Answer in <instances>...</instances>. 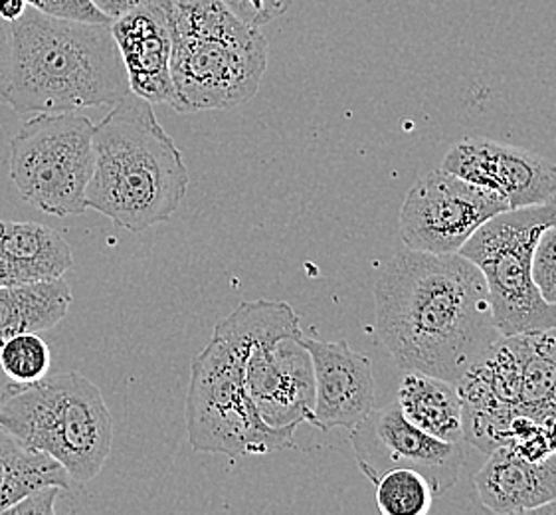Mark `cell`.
<instances>
[{"mask_svg":"<svg viewBox=\"0 0 556 515\" xmlns=\"http://www.w3.org/2000/svg\"><path fill=\"white\" fill-rule=\"evenodd\" d=\"M36 11L45 12L58 18L81 21V23L112 24V18L91 2V0H26Z\"/></svg>","mask_w":556,"mask_h":515,"instance_id":"d4e9b609","label":"cell"},{"mask_svg":"<svg viewBox=\"0 0 556 515\" xmlns=\"http://www.w3.org/2000/svg\"><path fill=\"white\" fill-rule=\"evenodd\" d=\"M62 488L58 486H46L36 492L28 493L21 502L11 505L4 514L7 515H54V502Z\"/></svg>","mask_w":556,"mask_h":515,"instance_id":"4316f807","label":"cell"},{"mask_svg":"<svg viewBox=\"0 0 556 515\" xmlns=\"http://www.w3.org/2000/svg\"><path fill=\"white\" fill-rule=\"evenodd\" d=\"M72 305L70 284L58 280L0 288V346L11 337L42 334L60 324Z\"/></svg>","mask_w":556,"mask_h":515,"instance_id":"d6986e66","label":"cell"},{"mask_svg":"<svg viewBox=\"0 0 556 515\" xmlns=\"http://www.w3.org/2000/svg\"><path fill=\"white\" fill-rule=\"evenodd\" d=\"M91 120L76 112L38 113L11 139V180L24 201L50 216L88 211L93 173Z\"/></svg>","mask_w":556,"mask_h":515,"instance_id":"ba28073f","label":"cell"},{"mask_svg":"<svg viewBox=\"0 0 556 515\" xmlns=\"http://www.w3.org/2000/svg\"><path fill=\"white\" fill-rule=\"evenodd\" d=\"M129 90L153 105H177L170 76V34L167 16L156 0H143L112 23Z\"/></svg>","mask_w":556,"mask_h":515,"instance_id":"5bb4252c","label":"cell"},{"mask_svg":"<svg viewBox=\"0 0 556 515\" xmlns=\"http://www.w3.org/2000/svg\"><path fill=\"white\" fill-rule=\"evenodd\" d=\"M377 334L402 370L462 381L501 334L481 269L457 254L402 248L375 281Z\"/></svg>","mask_w":556,"mask_h":515,"instance_id":"6da1fadb","label":"cell"},{"mask_svg":"<svg viewBox=\"0 0 556 515\" xmlns=\"http://www.w3.org/2000/svg\"><path fill=\"white\" fill-rule=\"evenodd\" d=\"M375 486L380 514L422 515L432 507L434 492L420 472L394 468L384 472Z\"/></svg>","mask_w":556,"mask_h":515,"instance_id":"44dd1931","label":"cell"},{"mask_svg":"<svg viewBox=\"0 0 556 515\" xmlns=\"http://www.w3.org/2000/svg\"><path fill=\"white\" fill-rule=\"evenodd\" d=\"M442 168L479 187L500 192L509 209H523L556 197V165L523 147L488 137H466L447 151Z\"/></svg>","mask_w":556,"mask_h":515,"instance_id":"7c38bea8","label":"cell"},{"mask_svg":"<svg viewBox=\"0 0 556 515\" xmlns=\"http://www.w3.org/2000/svg\"><path fill=\"white\" fill-rule=\"evenodd\" d=\"M473 486L479 502L493 514H534L556 500V454L531 462L501 447L490 452Z\"/></svg>","mask_w":556,"mask_h":515,"instance_id":"9a60e30c","label":"cell"},{"mask_svg":"<svg viewBox=\"0 0 556 515\" xmlns=\"http://www.w3.org/2000/svg\"><path fill=\"white\" fill-rule=\"evenodd\" d=\"M170 34V76L178 113L232 110L256 96L267 40L224 0H156Z\"/></svg>","mask_w":556,"mask_h":515,"instance_id":"277c9868","label":"cell"},{"mask_svg":"<svg viewBox=\"0 0 556 515\" xmlns=\"http://www.w3.org/2000/svg\"><path fill=\"white\" fill-rule=\"evenodd\" d=\"M52 365V353L38 334L14 336L0 346V367L12 382H28L45 379Z\"/></svg>","mask_w":556,"mask_h":515,"instance_id":"7402d4cb","label":"cell"},{"mask_svg":"<svg viewBox=\"0 0 556 515\" xmlns=\"http://www.w3.org/2000/svg\"><path fill=\"white\" fill-rule=\"evenodd\" d=\"M88 209L129 233L167 223L189 189V168L153 103L129 93L93 131Z\"/></svg>","mask_w":556,"mask_h":515,"instance_id":"3957f363","label":"cell"},{"mask_svg":"<svg viewBox=\"0 0 556 515\" xmlns=\"http://www.w3.org/2000/svg\"><path fill=\"white\" fill-rule=\"evenodd\" d=\"M0 392H2V391H0Z\"/></svg>","mask_w":556,"mask_h":515,"instance_id":"1f68e13d","label":"cell"},{"mask_svg":"<svg viewBox=\"0 0 556 515\" xmlns=\"http://www.w3.org/2000/svg\"><path fill=\"white\" fill-rule=\"evenodd\" d=\"M507 339L519 363L515 413L556 423V327Z\"/></svg>","mask_w":556,"mask_h":515,"instance_id":"ac0fdd59","label":"cell"},{"mask_svg":"<svg viewBox=\"0 0 556 515\" xmlns=\"http://www.w3.org/2000/svg\"><path fill=\"white\" fill-rule=\"evenodd\" d=\"M533 280L546 302L556 305V225L539 236L533 252Z\"/></svg>","mask_w":556,"mask_h":515,"instance_id":"cb8c5ba5","label":"cell"},{"mask_svg":"<svg viewBox=\"0 0 556 515\" xmlns=\"http://www.w3.org/2000/svg\"><path fill=\"white\" fill-rule=\"evenodd\" d=\"M105 16H110L113 21L119 18L125 12L134 11L135 7H139L143 0H91Z\"/></svg>","mask_w":556,"mask_h":515,"instance_id":"83f0119b","label":"cell"},{"mask_svg":"<svg viewBox=\"0 0 556 515\" xmlns=\"http://www.w3.org/2000/svg\"><path fill=\"white\" fill-rule=\"evenodd\" d=\"M505 447L531 462L548 459L556 454V423L527 415L513 416Z\"/></svg>","mask_w":556,"mask_h":515,"instance_id":"603a6c76","label":"cell"},{"mask_svg":"<svg viewBox=\"0 0 556 515\" xmlns=\"http://www.w3.org/2000/svg\"><path fill=\"white\" fill-rule=\"evenodd\" d=\"M0 428L58 460L72 482L93 480L112 454V413L100 387L79 373L11 382L0 392Z\"/></svg>","mask_w":556,"mask_h":515,"instance_id":"5b68a950","label":"cell"},{"mask_svg":"<svg viewBox=\"0 0 556 515\" xmlns=\"http://www.w3.org/2000/svg\"><path fill=\"white\" fill-rule=\"evenodd\" d=\"M556 225V197L511 209L479 226L459 254L473 262L488 284L493 319L503 337L541 334L556 327V305L533 280L539 236Z\"/></svg>","mask_w":556,"mask_h":515,"instance_id":"52a82bcc","label":"cell"},{"mask_svg":"<svg viewBox=\"0 0 556 515\" xmlns=\"http://www.w3.org/2000/svg\"><path fill=\"white\" fill-rule=\"evenodd\" d=\"M309 351L315 377L312 423L319 430L355 428L377 406L372 363L346 341L301 337Z\"/></svg>","mask_w":556,"mask_h":515,"instance_id":"4fadbf2b","label":"cell"},{"mask_svg":"<svg viewBox=\"0 0 556 515\" xmlns=\"http://www.w3.org/2000/svg\"><path fill=\"white\" fill-rule=\"evenodd\" d=\"M351 444L356 464L370 482L384 472L410 468L420 472L434 495L454 488L468 459L466 447L445 442L412 425L399 404H389L370 413L351 428Z\"/></svg>","mask_w":556,"mask_h":515,"instance_id":"30bf717a","label":"cell"},{"mask_svg":"<svg viewBox=\"0 0 556 515\" xmlns=\"http://www.w3.org/2000/svg\"><path fill=\"white\" fill-rule=\"evenodd\" d=\"M46 486L70 490L72 478L50 454L26 447L0 428V514Z\"/></svg>","mask_w":556,"mask_h":515,"instance_id":"ffe728a7","label":"cell"},{"mask_svg":"<svg viewBox=\"0 0 556 515\" xmlns=\"http://www.w3.org/2000/svg\"><path fill=\"white\" fill-rule=\"evenodd\" d=\"M9 58H11V34H9V23L0 18V84L7 74L9 67Z\"/></svg>","mask_w":556,"mask_h":515,"instance_id":"f1b7e54d","label":"cell"},{"mask_svg":"<svg viewBox=\"0 0 556 515\" xmlns=\"http://www.w3.org/2000/svg\"><path fill=\"white\" fill-rule=\"evenodd\" d=\"M9 34L0 103L21 115L115 105L131 93L112 24L58 18L28 4Z\"/></svg>","mask_w":556,"mask_h":515,"instance_id":"7a4b0ae2","label":"cell"},{"mask_svg":"<svg viewBox=\"0 0 556 515\" xmlns=\"http://www.w3.org/2000/svg\"><path fill=\"white\" fill-rule=\"evenodd\" d=\"M509 209L500 192L445 168L424 173L402 202V242L430 254H457L479 226Z\"/></svg>","mask_w":556,"mask_h":515,"instance_id":"9c48e42d","label":"cell"},{"mask_svg":"<svg viewBox=\"0 0 556 515\" xmlns=\"http://www.w3.org/2000/svg\"><path fill=\"white\" fill-rule=\"evenodd\" d=\"M301 337H269L248 348L245 387L260 416L276 428L312 423L315 377Z\"/></svg>","mask_w":556,"mask_h":515,"instance_id":"8fae6325","label":"cell"},{"mask_svg":"<svg viewBox=\"0 0 556 515\" xmlns=\"http://www.w3.org/2000/svg\"><path fill=\"white\" fill-rule=\"evenodd\" d=\"M28 2L26 0H0V18L4 23H14L23 16Z\"/></svg>","mask_w":556,"mask_h":515,"instance_id":"f546056e","label":"cell"},{"mask_svg":"<svg viewBox=\"0 0 556 515\" xmlns=\"http://www.w3.org/2000/svg\"><path fill=\"white\" fill-rule=\"evenodd\" d=\"M2 286H9V278H7V272H4V266H2V262H0V288Z\"/></svg>","mask_w":556,"mask_h":515,"instance_id":"4dcf8cb0","label":"cell"},{"mask_svg":"<svg viewBox=\"0 0 556 515\" xmlns=\"http://www.w3.org/2000/svg\"><path fill=\"white\" fill-rule=\"evenodd\" d=\"M245 346L212 334L192 361L187 430L197 452L238 459L291 447L298 426L276 428L260 416L245 387Z\"/></svg>","mask_w":556,"mask_h":515,"instance_id":"8992f818","label":"cell"},{"mask_svg":"<svg viewBox=\"0 0 556 515\" xmlns=\"http://www.w3.org/2000/svg\"><path fill=\"white\" fill-rule=\"evenodd\" d=\"M396 404L402 415L432 437L468 444L464 437V404L454 382L406 370Z\"/></svg>","mask_w":556,"mask_h":515,"instance_id":"e0dca14e","label":"cell"},{"mask_svg":"<svg viewBox=\"0 0 556 515\" xmlns=\"http://www.w3.org/2000/svg\"><path fill=\"white\" fill-rule=\"evenodd\" d=\"M0 262L9 286H16L62 278L74 266V254L50 226L0 221Z\"/></svg>","mask_w":556,"mask_h":515,"instance_id":"2e32d148","label":"cell"},{"mask_svg":"<svg viewBox=\"0 0 556 515\" xmlns=\"http://www.w3.org/2000/svg\"><path fill=\"white\" fill-rule=\"evenodd\" d=\"M293 0H224V4L235 12L240 21L262 28L286 14Z\"/></svg>","mask_w":556,"mask_h":515,"instance_id":"484cf974","label":"cell"}]
</instances>
